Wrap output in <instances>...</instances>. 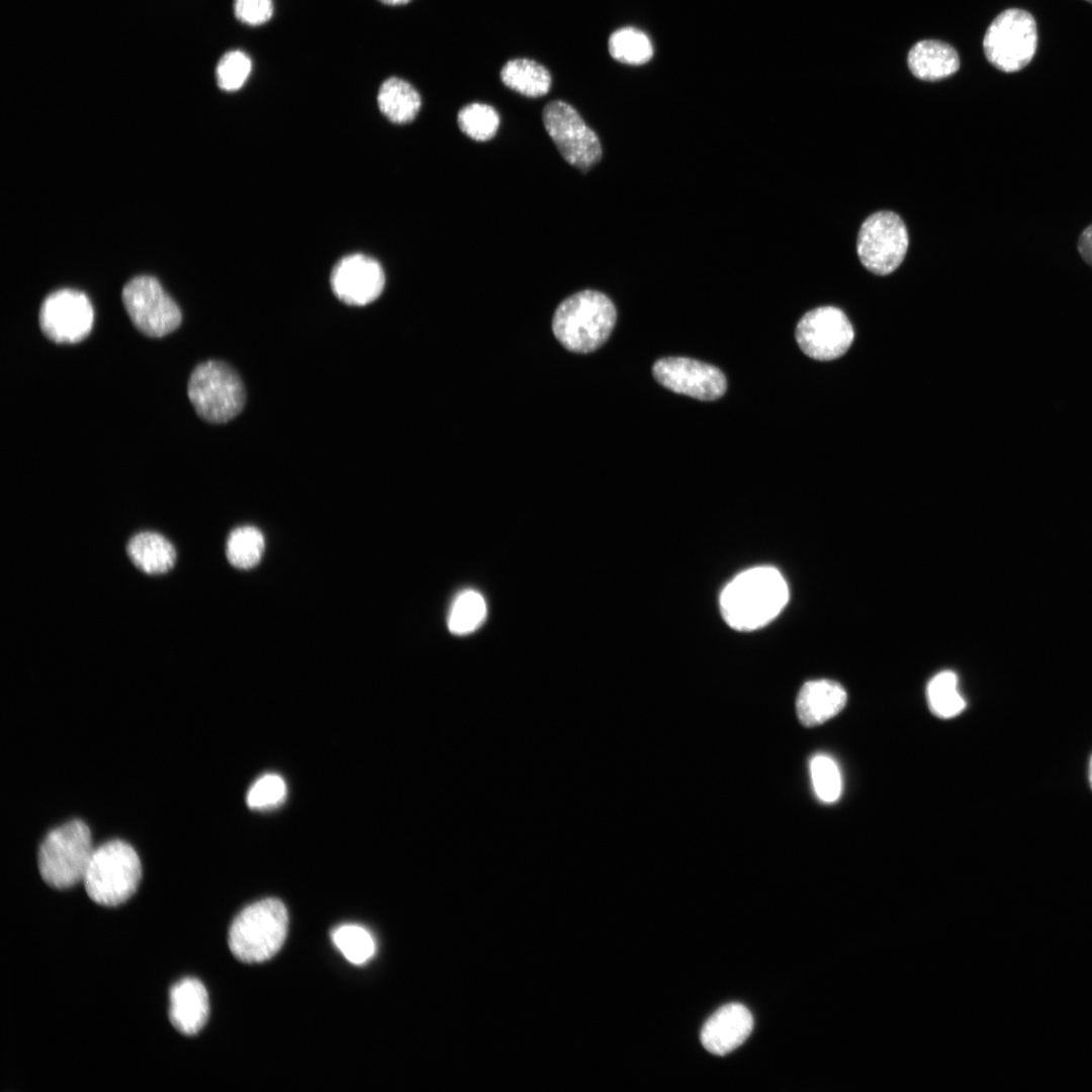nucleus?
<instances>
[{
	"label": "nucleus",
	"mask_w": 1092,
	"mask_h": 1092,
	"mask_svg": "<svg viewBox=\"0 0 1092 1092\" xmlns=\"http://www.w3.org/2000/svg\"><path fill=\"white\" fill-rule=\"evenodd\" d=\"M789 588L781 572L769 566L747 569L723 588L720 609L733 629L749 631L770 622L786 606Z\"/></svg>",
	"instance_id": "nucleus-1"
},
{
	"label": "nucleus",
	"mask_w": 1092,
	"mask_h": 1092,
	"mask_svg": "<svg viewBox=\"0 0 1092 1092\" xmlns=\"http://www.w3.org/2000/svg\"><path fill=\"white\" fill-rule=\"evenodd\" d=\"M617 320L612 300L597 290H582L565 298L556 308L552 330L567 350L590 353L610 337Z\"/></svg>",
	"instance_id": "nucleus-2"
},
{
	"label": "nucleus",
	"mask_w": 1092,
	"mask_h": 1092,
	"mask_svg": "<svg viewBox=\"0 0 1092 1092\" xmlns=\"http://www.w3.org/2000/svg\"><path fill=\"white\" fill-rule=\"evenodd\" d=\"M288 913L284 904L266 898L243 909L229 930V946L239 961L262 963L274 957L284 943Z\"/></svg>",
	"instance_id": "nucleus-3"
},
{
	"label": "nucleus",
	"mask_w": 1092,
	"mask_h": 1092,
	"mask_svg": "<svg viewBox=\"0 0 1092 1092\" xmlns=\"http://www.w3.org/2000/svg\"><path fill=\"white\" fill-rule=\"evenodd\" d=\"M142 878L138 853L124 841L111 840L94 848L83 883L89 898L102 906H117L136 891Z\"/></svg>",
	"instance_id": "nucleus-4"
},
{
	"label": "nucleus",
	"mask_w": 1092,
	"mask_h": 1092,
	"mask_svg": "<svg viewBox=\"0 0 1092 1092\" xmlns=\"http://www.w3.org/2000/svg\"><path fill=\"white\" fill-rule=\"evenodd\" d=\"M94 847L88 826L72 820L50 831L37 855L42 880L55 889H68L83 882Z\"/></svg>",
	"instance_id": "nucleus-5"
},
{
	"label": "nucleus",
	"mask_w": 1092,
	"mask_h": 1092,
	"mask_svg": "<svg viewBox=\"0 0 1092 1092\" xmlns=\"http://www.w3.org/2000/svg\"><path fill=\"white\" fill-rule=\"evenodd\" d=\"M187 393L196 414L211 424L233 420L246 403V389L240 375L219 360L204 361L193 369Z\"/></svg>",
	"instance_id": "nucleus-6"
},
{
	"label": "nucleus",
	"mask_w": 1092,
	"mask_h": 1092,
	"mask_svg": "<svg viewBox=\"0 0 1092 1092\" xmlns=\"http://www.w3.org/2000/svg\"><path fill=\"white\" fill-rule=\"evenodd\" d=\"M1036 48V21L1030 12L1020 8H1008L999 13L983 39L987 61L1004 73L1025 68L1032 61Z\"/></svg>",
	"instance_id": "nucleus-7"
},
{
	"label": "nucleus",
	"mask_w": 1092,
	"mask_h": 1092,
	"mask_svg": "<svg viewBox=\"0 0 1092 1092\" xmlns=\"http://www.w3.org/2000/svg\"><path fill=\"white\" fill-rule=\"evenodd\" d=\"M908 246L906 224L891 210L874 212L860 224L856 252L862 266L872 273L894 272L904 261Z\"/></svg>",
	"instance_id": "nucleus-8"
},
{
	"label": "nucleus",
	"mask_w": 1092,
	"mask_h": 1092,
	"mask_svg": "<svg viewBox=\"0 0 1092 1092\" xmlns=\"http://www.w3.org/2000/svg\"><path fill=\"white\" fill-rule=\"evenodd\" d=\"M121 299L133 326L148 337H164L181 325L179 306L152 276L131 278L122 288Z\"/></svg>",
	"instance_id": "nucleus-9"
},
{
	"label": "nucleus",
	"mask_w": 1092,
	"mask_h": 1092,
	"mask_svg": "<svg viewBox=\"0 0 1092 1092\" xmlns=\"http://www.w3.org/2000/svg\"><path fill=\"white\" fill-rule=\"evenodd\" d=\"M544 127L563 159L581 171H587L602 158L597 133L579 113L562 100L546 104L542 112Z\"/></svg>",
	"instance_id": "nucleus-10"
},
{
	"label": "nucleus",
	"mask_w": 1092,
	"mask_h": 1092,
	"mask_svg": "<svg viewBox=\"0 0 1092 1092\" xmlns=\"http://www.w3.org/2000/svg\"><path fill=\"white\" fill-rule=\"evenodd\" d=\"M93 322V307L86 294L68 288L49 294L38 313L42 334L58 344L83 341L90 334Z\"/></svg>",
	"instance_id": "nucleus-11"
},
{
	"label": "nucleus",
	"mask_w": 1092,
	"mask_h": 1092,
	"mask_svg": "<svg viewBox=\"0 0 1092 1092\" xmlns=\"http://www.w3.org/2000/svg\"><path fill=\"white\" fill-rule=\"evenodd\" d=\"M853 329L844 312L821 306L804 314L796 328V340L809 357L828 361L842 356L853 341Z\"/></svg>",
	"instance_id": "nucleus-12"
},
{
	"label": "nucleus",
	"mask_w": 1092,
	"mask_h": 1092,
	"mask_svg": "<svg viewBox=\"0 0 1092 1092\" xmlns=\"http://www.w3.org/2000/svg\"><path fill=\"white\" fill-rule=\"evenodd\" d=\"M652 372L655 380L667 389L701 400L717 399L727 388L721 370L695 359L662 358L654 363Z\"/></svg>",
	"instance_id": "nucleus-13"
},
{
	"label": "nucleus",
	"mask_w": 1092,
	"mask_h": 1092,
	"mask_svg": "<svg viewBox=\"0 0 1092 1092\" xmlns=\"http://www.w3.org/2000/svg\"><path fill=\"white\" fill-rule=\"evenodd\" d=\"M385 274L378 261L364 254L342 258L331 273L334 294L344 303L363 306L379 297Z\"/></svg>",
	"instance_id": "nucleus-14"
},
{
	"label": "nucleus",
	"mask_w": 1092,
	"mask_h": 1092,
	"mask_svg": "<svg viewBox=\"0 0 1092 1092\" xmlns=\"http://www.w3.org/2000/svg\"><path fill=\"white\" fill-rule=\"evenodd\" d=\"M753 1018L750 1011L740 1003H729L719 1008L705 1022L701 1030V1042L710 1053L724 1056L738 1048L750 1034Z\"/></svg>",
	"instance_id": "nucleus-15"
},
{
	"label": "nucleus",
	"mask_w": 1092,
	"mask_h": 1092,
	"mask_svg": "<svg viewBox=\"0 0 1092 1092\" xmlns=\"http://www.w3.org/2000/svg\"><path fill=\"white\" fill-rule=\"evenodd\" d=\"M209 1015L208 994L194 978H184L170 990L169 1017L182 1034L194 1035L205 1025Z\"/></svg>",
	"instance_id": "nucleus-16"
},
{
	"label": "nucleus",
	"mask_w": 1092,
	"mask_h": 1092,
	"mask_svg": "<svg viewBox=\"0 0 1092 1092\" xmlns=\"http://www.w3.org/2000/svg\"><path fill=\"white\" fill-rule=\"evenodd\" d=\"M846 700V692L837 681H807L802 686L796 700L798 719L806 727L820 725L837 715L844 708Z\"/></svg>",
	"instance_id": "nucleus-17"
},
{
	"label": "nucleus",
	"mask_w": 1092,
	"mask_h": 1092,
	"mask_svg": "<svg viewBox=\"0 0 1092 1092\" xmlns=\"http://www.w3.org/2000/svg\"><path fill=\"white\" fill-rule=\"evenodd\" d=\"M911 73L924 81H937L954 74L960 68L957 51L946 42L925 39L912 47L908 53Z\"/></svg>",
	"instance_id": "nucleus-18"
},
{
	"label": "nucleus",
	"mask_w": 1092,
	"mask_h": 1092,
	"mask_svg": "<svg viewBox=\"0 0 1092 1092\" xmlns=\"http://www.w3.org/2000/svg\"><path fill=\"white\" fill-rule=\"evenodd\" d=\"M377 104L381 113L391 122L404 124L418 115L422 98L411 83L398 77H390L379 87Z\"/></svg>",
	"instance_id": "nucleus-19"
},
{
	"label": "nucleus",
	"mask_w": 1092,
	"mask_h": 1092,
	"mask_svg": "<svg viewBox=\"0 0 1092 1092\" xmlns=\"http://www.w3.org/2000/svg\"><path fill=\"white\" fill-rule=\"evenodd\" d=\"M127 554L132 563L149 574L168 571L174 564L176 552L165 537L154 532H141L130 538Z\"/></svg>",
	"instance_id": "nucleus-20"
},
{
	"label": "nucleus",
	"mask_w": 1092,
	"mask_h": 1092,
	"mask_svg": "<svg viewBox=\"0 0 1092 1092\" xmlns=\"http://www.w3.org/2000/svg\"><path fill=\"white\" fill-rule=\"evenodd\" d=\"M500 79L508 88L527 97L546 95L551 87L549 71L538 62L525 58L508 61L500 71Z\"/></svg>",
	"instance_id": "nucleus-21"
},
{
	"label": "nucleus",
	"mask_w": 1092,
	"mask_h": 1092,
	"mask_svg": "<svg viewBox=\"0 0 1092 1092\" xmlns=\"http://www.w3.org/2000/svg\"><path fill=\"white\" fill-rule=\"evenodd\" d=\"M486 613L487 607L482 595L474 589H464L455 597L451 605L448 628L455 635H467L480 627Z\"/></svg>",
	"instance_id": "nucleus-22"
},
{
	"label": "nucleus",
	"mask_w": 1092,
	"mask_h": 1092,
	"mask_svg": "<svg viewBox=\"0 0 1092 1092\" xmlns=\"http://www.w3.org/2000/svg\"><path fill=\"white\" fill-rule=\"evenodd\" d=\"M926 695L931 712L939 718H952L966 707L958 691V676L949 670L941 671L930 679Z\"/></svg>",
	"instance_id": "nucleus-23"
},
{
	"label": "nucleus",
	"mask_w": 1092,
	"mask_h": 1092,
	"mask_svg": "<svg viewBox=\"0 0 1092 1092\" xmlns=\"http://www.w3.org/2000/svg\"><path fill=\"white\" fill-rule=\"evenodd\" d=\"M265 548L264 536L253 526L233 530L226 541V558L241 569H249L259 563Z\"/></svg>",
	"instance_id": "nucleus-24"
},
{
	"label": "nucleus",
	"mask_w": 1092,
	"mask_h": 1092,
	"mask_svg": "<svg viewBox=\"0 0 1092 1092\" xmlns=\"http://www.w3.org/2000/svg\"><path fill=\"white\" fill-rule=\"evenodd\" d=\"M608 48L616 61L628 65L644 64L653 56L649 37L634 27H623L614 31L609 38Z\"/></svg>",
	"instance_id": "nucleus-25"
},
{
	"label": "nucleus",
	"mask_w": 1092,
	"mask_h": 1092,
	"mask_svg": "<svg viewBox=\"0 0 1092 1092\" xmlns=\"http://www.w3.org/2000/svg\"><path fill=\"white\" fill-rule=\"evenodd\" d=\"M499 115L490 105L473 102L462 107L457 114L460 130L477 142L492 139L499 126Z\"/></svg>",
	"instance_id": "nucleus-26"
},
{
	"label": "nucleus",
	"mask_w": 1092,
	"mask_h": 1092,
	"mask_svg": "<svg viewBox=\"0 0 1092 1092\" xmlns=\"http://www.w3.org/2000/svg\"><path fill=\"white\" fill-rule=\"evenodd\" d=\"M332 940L343 956L354 965H363L375 952V941L371 933L356 924H344L332 933Z\"/></svg>",
	"instance_id": "nucleus-27"
},
{
	"label": "nucleus",
	"mask_w": 1092,
	"mask_h": 1092,
	"mask_svg": "<svg viewBox=\"0 0 1092 1092\" xmlns=\"http://www.w3.org/2000/svg\"><path fill=\"white\" fill-rule=\"evenodd\" d=\"M810 772L817 797L825 803L835 802L841 793V775L833 758L816 754L810 761Z\"/></svg>",
	"instance_id": "nucleus-28"
},
{
	"label": "nucleus",
	"mask_w": 1092,
	"mask_h": 1092,
	"mask_svg": "<svg viewBox=\"0 0 1092 1092\" xmlns=\"http://www.w3.org/2000/svg\"><path fill=\"white\" fill-rule=\"evenodd\" d=\"M252 71L250 57L239 50L230 51L218 61L215 76L220 89L236 91L248 80Z\"/></svg>",
	"instance_id": "nucleus-29"
},
{
	"label": "nucleus",
	"mask_w": 1092,
	"mask_h": 1092,
	"mask_svg": "<svg viewBox=\"0 0 1092 1092\" xmlns=\"http://www.w3.org/2000/svg\"><path fill=\"white\" fill-rule=\"evenodd\" d=\"M287 794L284 780L276 774H266L251 786L247 793V804L252 809H270L281 804Z\"/></svg>",
	"instance_id": "nucleus-30"
},
{
	"label": "nucleus",
	"mask_w": 1092,
	"mask_h": 1092,
	"mask_svg": "<svg viewBox=\"0 0 1092 1092\" xmlns=\"http://www.w3.org/2000/svg\"><path fill=\"white\" fill-rule=\"evenodd\" d=\"M236 17L248 25H261L270 20L274 5L272 0H235Z\"/></svg>",
	"instance_id": "nucleus-31"
},
{
	"label": "nucleus",
	"mask_w": 1092,
	"mask_h": 1092,
	"mask_svg": "<svg viewBox=\"0 0 1092 1092\" xmlns=\"http://www.w3.org/2000/svg\"><path fill=\"white\" fill-rule=\"evenodd\" d=\"M1077 248L1082 259L1092 267V223L1079 236Z\"/></svg>",
	"instance_id": "nucleus-32"
},
{
	"label": "nucleus",
	"mask_w": 1092,
	"mask_h": 1092,
	"mask_svg": "<svg viewBox=\"0 0 1092 1092\" xmlns=\"http://www.w3.org/2000/svg\"><path fill=\"white\" fill-rule=\"evenodd\" d=\"M379 2L389 6H399L408 3L412 0H378Z\"/></svg>",
	"instance_id": "nucleus-33"
},
{
	"label": "nucleus",
	"mask_w": 1092,
	"mask_h": 1092,
	"mask_svg": "<svg viewBox=\"0 0 1092 1092\" xmlns=\"http://www.w3.org/2000/svg\"><path fill=\"white\" fill-rule=\"evenodd\" d=\"M1089 781H1090V785H1091V788H1092V757H1091L1090 764H1089Z\"/></svg>",
	"instance_id": "nucleus-34"
},
{
	"label": "nucleus",
	"mask_w": 1092,
	"mask_h": 1092,
	"mask_svg": "<svg viewBox=\"0 0 1092 1092\" xmlns=\"http://www.w3.org/2000/svg\"><path fill=\"white\" fill-rule=\"evenodd\" d=\"M1084 1L1092 4V0H1084Z\"/></svg>",
	"instance_id": "nucleus-35"
}]
</instances>
